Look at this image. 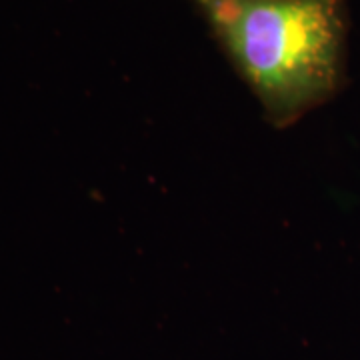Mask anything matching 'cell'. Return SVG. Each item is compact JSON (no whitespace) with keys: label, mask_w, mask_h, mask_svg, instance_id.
Listing matches in <instances>:
<instances>
[{"label":"cell","mask_w":360,"mask_h":360,"mask_svg":"<svg viewBox=\"0 0 360 360\" xmlns=\"http://www.w3.org/2000/svg\"><path fill=\"white\" fill-rule=\"evenodd\" d=\"M272 127L328 103L345 80V0H194Z\"/></svg>","instance_id":"obj_1"}]
</instances>
